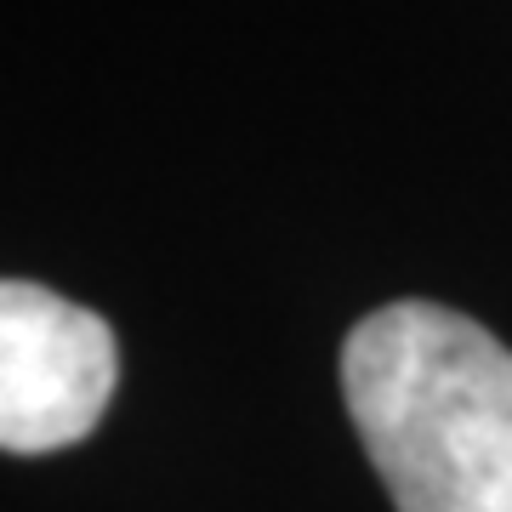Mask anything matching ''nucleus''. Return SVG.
<instances>
[{"mask_svg": "<svg viewBox=\"0 0 512 512\" xmlns=\"http://www.w3.org/2000/svg\"><path fill=\"white\" fill-rule=\"evenodd\" d=\"M342 393L399 512H512V353L467 313L376 308L342 342Z\"/></svg>", "mask_w": 512, "mask_h": 512, "instance_id": "1", "label": "nucleus"}, {"mask_svg": "<svg viewBox=\"0 0 512 512\" xmlns=\"http://www.w3.org/2000/svg\"><path fill=\"white\" fill-rule=\"evenodd\" d=\"M114 330L69 296L0 279V450L46 456L80 444L114 399Z\"/></svg>", "mask_w": 512, "mask_h": 512, "instance_id": "2", "label": "nucleus"}]
</instances>
